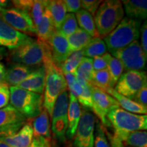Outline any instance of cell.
<instances>
[{
	"instance_id": "ee69618b",
	"label": "cell",
	"mask_w": 147,
	"mask_h": 147,
	"mask_svg": "<svg viewBox=\"0 0 147 147\" xmlns=\"http://www.w3.org/2000/svg\"><path fill=\"white\" fill-rule=\"evenodd\" d=\"M5 71L4 65L0 62V85H3L5 83Z\"/></svg>"
},
{
	"instance_id": "2e32d148",
	"label": "cell",
	"mask_w": 147,
	"mask_h": 147,
	"mask_svg": "<svg viewBox=\"0 0 147 147\" xmlns=\"http://www.w3.org/2000/svg\"><path fill=\"white\" fill-rule=\"evenodd\" d=\"M34 139V131L30 123L24 124L16 133L1 138L0 140L12 147H30Z\"/></svg>"
},
{
	"instance_id": "ffe728a7",
	"label": "cell",
	"mask_w": 147,
	"mask_h": 147,
	"mask_svg": "<svg viewBox=\"0 0 147 147\" xmlns=\"http://www.w3.org/2000/svg\"><path fill=\"white\" fill-rule=\"evenodd\" d=\"M105 93L112 95V97H114L119 103V106L122 107V109L129 112V113L137 114V115H146L147 107L140 105L139 104L134 101L119 94L114 89V88L108 89L107 91H105Z\"/></svg>"
},
{
	"instance_id": "83f0119b",
	"label": "cell",
	"mask_w": 147,
	"mask_h": 147,
	"mask_svg": "<svg viewBox=\"0 0 147 147\" xmlns=\"http://www.w3.org/2000/svg\"><path fill=\"white\" fill-rule=\"evenodd\" d=\"M103 56L107 62V70L109 73L112 86L115 87L123 72V66L120 61L112 56L110 53H106Z\"/></svg>"
},
{
	"instance_id": "d4e9b609",
	"label": "cell",
	"mask_w": 147,
	"mask_h": 147,
	"mask_svg": "<svg viewBox=\"0 0 147 147\" xmlns=\"http://www.w3.org/2000/svg\"><path fill=\"white\" fill-rule=\"evenodd\" d=\"M47 8L50 12L55 29L58 30L66 16V8L63 1L52 0L48 1Z\"/></svg>"
},
{
	"instance_id": "e575fe53",
	"label": "cell",
	"mask_w": 147,
	"mask_h": 147,
	"mask_svg": "<svg viewBox=\"0 0 147 147\" xmlns=\"http://www.w3.org/2000/svg\"><path fill=\"white\" fill-rule=\"evenodd\" d=\"M82 87V91L77 100L83 106L85 110H91L93 108V100H92L91 84H81Z\"/></svg>"
},
{
	"instance_id": "7dc6e473",
	"label": "cell",
	"mask_w": 147,
	"mask_h": 147,
	"mask_svg": "<svg viewBox=\"0 0 147 147\" xmlns=\"http://www.w3.org/2000/svg\"><path fill=\"white\" fill-rule=\"evenodd\" d=\"M39 145H40V139L38 138H34L30 147H39Z\"/></svg>"
},
{
	"instance_id": "44dd1931",
	"label": "cell",
	"mask_w": 147,
	"mask_h": 147,
	"mask_svg": "<svg viewBox=\"0 0 147 147\" xmlns=\"http://www.w3.org/2000/svg\"><path fill=\"white\" fill-rule=\"evenodd\" d=\"M25 121L26 118L10 104L0 109V128L25 123Z\"/></svg>"
},
{
	"instance_id": "7c38bea8",
	"label": "cell",
	"mask_w": 147,
	"mask_h": 147,
	"mask_svg": "<svg viewBox=\"0 0 147 147\" xmlns=\"http://www.w3.org/2000/svg\"><path fill=\"white\" fill-rule=\"evenodd\" d=\"M91 90L93 100L92 111L100 119L104 126L110 127L106 116L110 110L120 107L119 103L111 95L91 84Z\"/></svg>"
},
{
	"instance_id": "9a60e30c",
	"label": "cell",
	"mask_w": 147,
	"mask_h": 147,
	"mask_svg": "<svg viewBox=\"0 0 147 147\" xmlns=\"http://www.w3.org/2000/svg\"><path fill=\"white\" fill-rule=\"evenodd\" d=\"M46 70L44 65L36 68L30 75L16 86V87L34 92L38 94H42L45 87Z\"/></svg>"
},
{
	"instance_id": "6da1fadb",
	"label": "cell",
	"mask_w": 147,
	"mask_h": 147,
	"mask_svg": "<svg viewBox=\"0 0 147 147\" xmlns=\"http://www.w3.org/2000/svg\"><path fill=\"white\" fill-rule=\"evenodd\" d=\"M42 64L46 70L43 107L51 117L57 99L62 92L67 89V86L61 69L53 61L50 48L47 43Z\"/></svg>"
},
{
	"instance_id": "3957f363",
	"label": "cell",
	"mask_w": 147,
	"mask_h": 147,
	"mask_svg": "<svg viewBox=\"0 0 147 147\" xmlns=\"http://www.w3.org/2000/svg\"><path fill=\"white\" fill-rule=\"evenodd\" d=\"M107 119L115 131V135L121 140L127 134L134 131H146V115H137L126 111L120 107L110 110Z\"/></svg>"
},
{
	"instance_id": "484cf974",
	"label": "cell",
	"mask_w": 147,
	"mask_h": 147,
	"mask_svg": "<svg viewBox=\"0 0 147 147\" xmlns=\"http://www.w3.org/2000/svg\"><path fill=\"white\" fill-rule=\"evenodd\" d=\"M75 16L80 29L87 32L93 38L100 37L95 27L94 19L91 14L83 9H80L76 12Z\"/></svg>"
},
{
	"instance_id": "ac0fdd59",
	"label": "cell",
	"mask_w": 147,
	"mask_h": 147,
	"mask_svg": "<svg viewBox=\"0 0 147 147\" xmlns=\"http://www.w3.org/2000/svg\"><path fill=\"white\" fill-rule=\"evenodd\" d=\"M81 107L77 98L69 93V106L67 110V129L66 131V137L69 140H71L74 137L79 121L81 117Z\"/></svg>"
},
{
	"instance_id": "c3c4849f",
	"label": "cell",
	"mask_w": 147,
	"mask_h": 147,
	"mask_svg": "<svg viewBox=\"0 0 147 147\" xmlns=\"http://www.w3.org/2000/svg\"><path fill=\"white\" fill-rule=\"evenodd\" d=\"M0 147H12V146H9L8 144H5V143L2 142V141L0 140Z\"/></svg>"
},
{
	"instance_id": "4fadbf2b",
	"label": "cell",
	"mask_w": 147,
	"mask_h": 147,
	"mask_svg": "<svg viewBox=\"0 0 147 147\" xmlns=\"http://www.w3.org/2000/svg\"><path fill=\"white\" fill-rule=\"evenodd\" d=\"M47 43L50 48L53 61L59 67L71 54L67 38L55 30Z\"/></svg>"
},
{
	"instance_id": "d6a6232c",
	"label": "cell",
	"mask_w": 147,
	"mask_h": 147,
	"mask_svg": "<svg viewBox=\"0 0 147 147\" xmlns=\"http://www.w3.org/2000/svg\"><path fill=\"white\" fill-rule=\"evenodd\" d=\"M78 28V25L75 14L69 13L66 14L63 23L61 25L60 28L58 29V31L65 38H67L74 34Z\"/></svg>"
},
{
	"instance_id": "cb8c5ba5",
	"label": "cell",
	"mask_w": 147,
	"mask_h": 147,
	"mask_svg": "<svg viewBox=\"0 0 147 147\" xmlns=\"http://www.w3.org/2000/svg\"><path fill=\"white\" fill-rule=\"evenodd\" d=\"M66 38L71 53L82 50L93 40V38L87 32L80 28Z\"/></svg>"
},
{
	"instance_id": "e0dca14e",
	"label": "cell",
	"mask_w": 147,
	"mask_h": 147,
	"mask_svg": "<svg viewBox=\"0 0 147 147\" xmlns=\"http://www.w3.org/2000/svg\"><path fill=\"white\" fill-rule=\"evenodd\" d=\"M34 67L21 63H13L9 66L5 71V83L10 87H16L25 80L33 71Z\"/></svg>"
},
{
	"instance_id": "836d02e7",
	"label": "cell",
	"mask_w": 147,
	"mask_h": 147,
	"mask_svg": "<svg viewBox=\"0 0 147 147\" xmlns=\"http://www.w3.org/2000/svg\"><path fill=\"white\" fill-rule=\"evenodd\" d=\"M47 4V1H41V0H34V1L32 9L29 11V14L32 18L36 28L39 25L43 17Z\"/></svg>"
},
{
	"instance_id": "7a4b0ae2",
	"label": "cell",
	"mask_w": 147,
	"mask_h": 147,
	"mask_svg": "<svg viewBox=\"0 0 147 147\" xmlns=\"http://www.w3.org/2000/svg\"><path fill=\"white\" fill-rule=\"evenodd\" d=\"M141 21L125 17L109 34L104 38V42L109 52L127 47L139 38L140 35Z\"/></svg>"
},
{
	"instance_id": "f5cc1de1",
	"label": "cell",
	"mask_w": 147,
	"mask_h": 147,
	"mask_svg": "<svg viewBox=\"0 0 147 147\" xmlns=\"http://www.w3.org/2000/svg\"><path fill=\"white\" fill-rule=\"evenodd\" d=\"M130 147H131V146H130Z\"/></svg>"
},
{
	"instance_id": "b9f144b4",
	"label": "cell",
	"mask_w": 147,
	"mask_h": 147,
	"mask_svg": "<svg viewBox=\"0 0 147 147\" xmlns=\"http://www.w3.org/2000/svg\"><path fill=\"white\" fill-rule=\"evenodd\" d=\"M141 32V48L145 54L147 55V25L146 20L140 27Z\"/></svg>"
},
{
	"instance_id": "d590c367",
	"label": "cell",
	"mask_w": 147,
	"mask_h": 147,
	"mask_svg": "<svg viewBox=\"0 0 147 147\" xmlns=\"http://www.w3.org/2000/svg\"><path fill=\"white\" fill-rule=\"evenodd\" d=\"M93 147H110L104 127L100 122H97L96 125Z\"/></svg>"
},
{
	"instance_id": "bcb514c9",
	"label": "cell",
	"mask_w": 147,
	"mask_h": 147,
	"mask_svg": "<svg viewBox=\"0 0 147 147\" xmlns=\"http://www.w3.org/2000/svg\"><path fill=\"white\" fill-rule=\"evenodd\" d=\"M10 5H12L11 1H6V0H0V8H1L7 9Z\"/></svg>"
},
{
	"instance_id": "603a6c76",
	"label": "cell",
	"mask_w": 147,
	"mask_h": 147,
	"mask_svg": "<svg viewBox=\"0 0 147 147\" xmlns=\"http://www.w3.org/2000/svg\"><path fill=\"white\" fill-rule=\"evenodd\" d=\"M36 36L38 38V40L44 43H47L52 34L55 32V30H57L55 29L50 12L47 7L43 17L39 25L36 27Z\"/></svg>"
},
{
	"instance_id": "5bb4252c",
	"label": "cell",
	"mask_w": 147,
	"mask_h": 147,
	"mask_svg": "<svg viewBox=\"0 0 147 147\" xmlns=\"http://www.w3.org/2000/svg\"><path fill=\"white\" fill-rule=\"evenodd\" d=\"M29 36L14 29L0 19V46L10 50L19 47L29 39Z\"/></svg>"
},
{
	"instance_id": "4dcf8cb0",
	"label": "cell",
	"mask_w": 147,
	"mask_h": 147,
	"mask_svg": "<svg viewBox=\"0 0 147 147\" xmlns=\"http://www.w3.org/2000/svg\"><path fill=\"white\" fill-rule=\"evenodd\" d=\"M121 141L131 147H147V133L146 131L129 132Z\"/></svg>"
},
{
	"instance_id": "5b68a950",
	"label": "cell",
	"mask_w": 147,
	"mask_h": 147,
	"mask_svg": "<svg viewBox=\"0 0 147 147\" xmlns=\"http://www.w3.org/2000/svg\"><path fill=\"white\" fill-rule=\"evenodd\" d=\"M10 104L27 119L36 118L43 108L44 97L16 87H10Z\"/></svg>"
},
{
	"instance_id": "74e56055",
	"label": "cell",
	"mask_w": 147,
	"mask_h": 147,
	"mask_svg": "<svg viewBox=\"0 0 147 147\" xmlns=\"http://www.w3.org/2000/svg\"><path fill=\"white\" fill-rule=\"evenodd\" d=\"M10 103V90L6 84L0 87V109L8 106Z\"/></svg>"
},
{
	"instance_id": "d6986e66",
	"label": "cell",
	"mask_w": 147,
	"mask_h": 147,
	"mask_svg": "<svg viewBox=\"0 0 147 147\" xmlns=\"http://www.w3.org/2000/svg\"><path fill=\"white\" fill-rule=\"evenodd\" d=\"M124 5L126 17L141 21L146 18L147 1L146 0H124L121 1Z\"/></svg>"
},
{
	"instance_id": "816d5d0a",
	"label": "cell",
	"mask_w": 147,
	"mask_h": 147,
	"mask_svg": "<svg viewBox=\"0 0 147 147\" xmlns=\"http://www.w3.org/2000/svg\"><path fill=\"white\" fill-rule=\"evenodd\" d=\"M0 87H1V85H0Z\"/></svg>"
},
{
	"instance_id": "681fc988",
	"label": "cell",
	"mask_w": 147,
	"mask_h": 147,
	"mask_svg": "<svg viewBox=\"0 0 147 147\" xmlns=\"http://www.w3.org/2000/svg\"><path fill=\"white\" fill-rule=\"evenodd\" d=\"M3 51H4V49L2 47H0V55H2Z\"/></svg>"
},
{
	"instance_id": "30bf717a",
	"label": "cell",
	"mask_w": 147,
	"mask_h": 147,
	"mask_svg": "<svg viewBox=\"0 0 147 147\" xmlns=\"http://www.w3.org/2000/svg\"><path fill=\"white\" fill-rule=\"evenodd\" d=\"M145 84H147V76L145 71L130 70L122 74L114 89L119 94L132 100Z\"/></svg>"
},
{
	"instance_id": "9c48e42d",
	"label": "cell",
	"mask_w": 147,
	"mask_h": 147,
	"mask_svg": "<svg viewBox=\"0 0 147 147\" xmlns=\"http://www.w3.org/2000/svg\"><path fill=\"white\" fill-rule=\"evenodd\" d=\"M0 19L18 32L27 36H36V29L29 14L19 9L7 8L0 11Z\"/></svg>"
},
{
	"instance_id": "52a82bcc",
	"label": "cell",
	"mask_w": 147,
	"mask_h": 147,
	"mask_svg": "<svg viewBox=\"0 0 147 147\" xmlns=\"http://www.w3.org/2000/svg\"><path fill=\"white\" fill-rule=\"evenodd\" d=\"M114 57L121 61L124 70L141 71L145 68L147 55L145 54L138 40L134 41L127 47L115 51Z\"/></svg>"
},
{
	"instance_id": "7bdbcfd3",
	"label": "cell",
	"mask_w": 147,
	"mask_h": 147,
	"mask_svg": "<svg viewBox=\"0 0 147 147\" xmlns=\"http://www.w3.org/2000/svg\"><path fill=\"white\" fill-rule=\"evenodd\" d=\"M106 133V135L108 136V139H109L110 143V147H125L123 143L120 139L117 136L113 134L112 135L109 132L107 131H105Z\"/></svg>"
},
{
	"instance_id": "60d3db41",
	"label": "cell",
	"mask_w": 147,
	"mask_h": 147,
	"mask_svg": "<svg viewBox=\"0 0 147 147\" xmlns=\"http://www.w3.org/2000/svg\"><path fill=\"white\" fill-rule=\"evenodd\" d=\"M93 67L94 71H100L107 69V62L103 55L95 57L93 59Z\"/></svg>"
},
{
	"instance_id": "8fae6325",
	"label": "cell",
	"mask_w": 147,
	"mask_h": 147,
	"mask_svg": "<svg viewBox=\"0 0 147 147\" xmlns=\"http://www.w3.org/2000/svg\"><path fill=\"white\" fill-rule=\"evenodd\" d=\"M95 117L91 112L83 110L74 137V147H93Z\"/></svg>"
},
{
	"instance_id": "f6af8a7d",
	"label": "cell",
	"mask_w": 147,
	"mask_h": 147,
	"mask_svg": "<svg viewBox=\"0 0 147 147\" xmlns=\"http://www.w3.org/2000/svg\"><path fill=\"white\" fill-rule=\"evenodd\" d=\"M40 139L39 147H51V142L50 138H38Z\"/></svg>"
},
{
	"instance_id": "ba28073f",
	"label": "cell",
	"mask_w": 147,
	"mask_h": 147,
	"mask_svg": "<svg viewBox=\"0 0 147 147\" xmlns=\"http://www.w3.org/2000/svg\"><path fill=\"white\" fill-rule=\"evenodd\" d=\"M69 91L62 92L55 103L52 113V131L61 142H65L67 129V110L69 106Z\"/></svg>"
},
{
	"instance_id": "f35d334b",
	"label": "cell",
	"mask_w": 147,
	"mask_h": 147,
	"mask_svg": "<svg viewBox=\"0 0 147 147\" xmlns=\"http://www.w3.org/2000/svg\"><path fill=\"white\" fill-rule=\"evenodd\" d=\"M132 100L139 104L140 105L147 107V84H145L144 87L138 92Z\"/></svg>"
},
{
	"instance_id": "f546056e",
	"label": "cell",
	"mask_w": 147,
	"mask_h": 147,
	"mask_svg": "<svg viewBox=\"0 0 147 147\" xmlns=\"http://www.w3.org/2000/svg\"><path fill=\"white\" fill-rule=\"evenodd\" d=\"M83 57L84 56L82 50L71 53L65 61L59 66L62 72L75 74L79 64L81 62Z\"/></svg>"
},
{
	"instance_id": "ab89813d",
	"label": "cell",
	"mask_w": 147,
	"mask_h": 147,
	"mask_svg": "<svg viewBox=\"0 0 147 147\" xmlns=\"http://www.w3.org/2000/svg\"><path fill=\"white\" fill-rule=\"evenodd\" d=\"M66 11L69 13H75L81 9V1L80 0H65L63 1Z\"/></svg>"
},
{
	"instance_id": "1f68e13d",
	"label": "cell",
	"mask_w": 147,
	"mask_h": 147,
	"mask_svg": "<svg viewBox=\"0 0 147 147\" xmlns=\"http://www.w3.org/2000/svg\"><path fill=\"white\" fill-rule=\"evenodd\" d=\"M91 84L104 92L108 89L114 88L112 86L110 77L107 69L100 71H94Z\"/></svg>"
},
{
	"instance_id": "8992f818",
	"label": "cell",
	"mask_w": 147,
	"mask_h": 147,
	"mask_svg": "<svg viewBox=\"0 0 147 147\" xmlns=\"http://www.w3.org/2000/svg\"><path fill=\"white\" fill-rule=\"evenodd\" d=\"M47 43L33 39L29 40L19 47L10 50L9 58L14 63L34 67L43 63L45 47Z\"/></svg>"
},
{
	"instance_id": "f907efd6",
	"label": "cell",
	"mask_w": 147,
	"mask_h": 147,
	"mask_svg": "<svg viewBox=\"0 0 147 147\" xmlns=\"http://www.w3.org/2000/svg\"><path fill=\"white\" fill-rule=\"evenodd\" d=\"M1 10H2V8H0V11H1Z\"/></svg>"
},
{
	"instance_id": "7402d4cb",
	"label": "cell",
	"mask_w": 147,
	"mask_h": 147,
	"mask_svg": "<svg viewBox=\"0 0 147 147\" xmlns=\"http://www.w3.org/2000/svg\"><path fill=\"white\" fill-rule=\"evenodd\" d=\"M32 128L34 138H51L49 115L44 107L41 113L33 121Z\"/></svg>"
},
{
	"instance_id": "277c9868",
	"label": "cell",
	"mask_w": 147,
	"mask_h": 147,
	"mask_svg": "<svg viewBox=\"0 0 147 147\" xmlns=\"http://www.w3.org/2000/svg\"><path fill=\"white\" fill-rule=\"evenodd\" d=\"M124 16V9L121 1H102L94 16V22L99 36L106 37L120 23Z\"/></svg>"
},
{
	"instance_id": "f1b7e54d",
	"label": "cell",
	"mask_w": 147,
	"mask_h": 147,
	"mask_svg": "<svg viewBox=\"0 0 147 147\" xmlns=\"http://www.w3.org/2000/svg\"><path fill=\"white\" fill-rule=\"evenodd\" d=\"M82 51L84 57L93 59L95 57L102 56L107 53V48L104 40L99 37L93 38V40L82 49Z\"/></svg>"
},
{
	"instance_id": "4316f807",
	"label": "cell",
	"mask_w": 147,
	"mask_h": 147,
	"mask_svg": "<svg viewBox=\"0 0 147 147\" xmlns=\"http://www.w3.org/2000/svg\"><path fill=\"white\" fill-rule=\"evenodd\" d=\"M94 69L93 67V59L83 57L79 64L75 74L76 80L80 84H89L93 80Z\"/></svg>"
},
{
	"instance_id": "8d00e7d4",
	"label": "cell",
	"mask_w": 147,
	"mask_h": 147,
	"mask_svg": "<svg viewBox=\"0 0 147 147\" xmlns=\"http://www.w3.org/2000/svg\"><path fill=\"white\" fill-rule=\"evenodd\" d=\"M81 1V8L83 10L91 14L92 16H95V12L99 6L102 2L100 0H82Z\"/></svg>"
}]
</instances>
